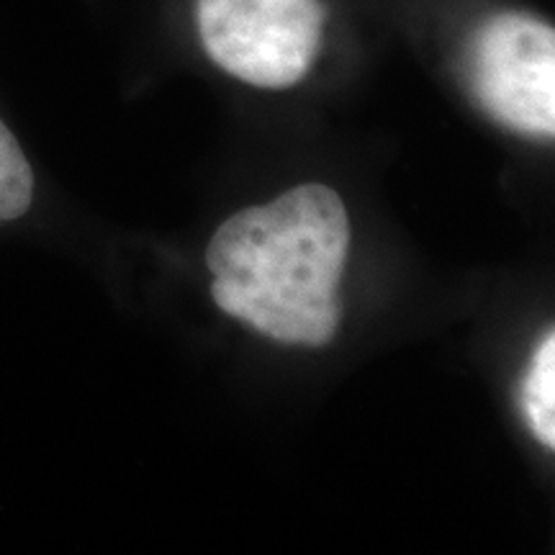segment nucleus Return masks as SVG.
<instances>
[{
    "mask_svg": "<svg viewBox=\"0 0 555 555\" xmlns=\"http://www.w3.org/2000/svg\"><path fill=\"white\" fill-rule=\"evenodd\" d=\"M347 249L343 198L309 183L229 217L208 242L206 266L214 278L237 283L258 307L301 322L311 347H327L343 319L337 288Z\"/></svg>",
    "mask_w": 555,
    "mask_h": 555,
    "instance_id": "obj_1",
    "label": "nucleus"
},
{
    "mask_svg": "<svg viewBox=\"0 0 555 555\" xmlns=\"http://www.w3.org/2000/svg\"><path fill=\"white\" fill-rule=\"evenodd\" d=\"M322 0H198L208 57L249 86L283 90L307 78L324 29Z\"/></svg>",
    "mask_w": 555,
    "mask_h": 555,
    "instance_id": "obj_2",
    "label": "nucleus"
},
{
    "mask_svg": "<svg viewBox=\"0 0 555 555\" xmlns=\"http://www.w3.org/2000/svg\"><path fill=\"white\" fill-rule=\"evenodd\" d=\"M468 82L478 106L525 137L555 134V31L527 13H496L468 47Z\"/></svg>",
    "mask_w": 555,
    "mask_h": 555,
    "instance_id": "obj_3",
    "label": "nucleus"
},
{
    "mask_svg": "<svg viewBox=\"0 0 555 555\" xmlns=\"http://www.w3.org/2000/svg\"><path fill=\"white\" fill-rule=\"evenodd\" d=\"M527 427L538 437L540 446L555 448V335L553 330L540 339L535 356L527 365L519 388Z\"/></svg>",
    "mask_w": 555,
    "mask_h": 555,
    "instance_id": "obj_4",
    "label": "nucleus"
},
{
    "mask_svg": "<svg viewBox=\"0 0 555 555\" xmlns=\"http://www.w3.org/2000/svg\"><path fill=\"white\" fill-rule=\"evenodd\" d=\"M37 201V176L29 155L9 124L0 119V229L29 217Z\"/></svg>",
    "mask_w": 555,
    "mask_h": 555,
    "instance_id": "obj_5",
    "label": "nucleus"
}]
</instances>
